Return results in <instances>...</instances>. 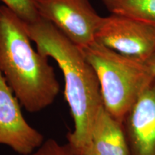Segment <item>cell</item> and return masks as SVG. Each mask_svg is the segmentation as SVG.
I'll return each mask as SVG.
<instances>
[{"label":"cell","mask_w":155,"mask_h":155,"mask_svg":"<svg viewBox=\"0 0 155 155\" xmlns=\"http://www.w3.org/2000/svg\"><path fill=\"white\" fill-rule=\"evenodd\" d=\"M25 24L37 50L53 58L61 70L65 82L64 94L74 124L67 134V143L75 152L83 155L91 146L93 124L104 106L96 73L81 48L52 23L40 17L35 22Z\"/></svg>","instance_id":"6da1fadb"},{"label":"cell","mask_w":155,"mask_h":155,"mask_svg":"<svg viewBox=\"0 0 155 155\" xmlns=\"http://www.w3.org/2000/svg\"><path fill=\"white\" fill-rule=\"evenodd\" d=\"M25 22L0 5V71L21 106L38 113L53 104L60 92L55 70L32 47Z\"/></svg>","instance_id":"7a4b0ae2"},{"label":"cell","mask_w":155,"mask_h":155,"mask_svg":"<svg viewBox=\"0 0 155 155\" xmlns=\"http://www.w3.org/2000/svg\"><path fill=\"white\" fill-rule=\"evenodd\" d=\"M81 50L98 78L104 106L123 124L154 77L144 61L122 55L96 40Z\"/></svg>","instance_id":"3957f363"},{"label":"cell","mask_w":155,"mask_h":155,"mask_svg":"<svg viewBox=\"0 0 155 155\" xmlns=\"http://www.w3.org/2000/svg\"><path fill=\"white\" fill-rule=\"evenodd\" d=\"M39 16L52 23L78 47L96 40L102 17L89 0H32Z\"/></svg>","instance_id":"277c9868"},{"label":"cell","mask_w":155,"mask_h":155,"mask_svg":"<svg viewBox=\"0 0 155 155\" xmlns=\"http://www.w3.org/2000/svg\"><path fill=\"white\" fill-rule=\"evenodd\" d=\"M96 40L122 55L144 61L155 52V28L132 17L111 13L102 17Z\"/></svg>","instance_id":"5b68a950"},{"label":"cell","mask_w":155,"mask_h":155,"mask_svg":"<svg viewBox=\"0 0 155 155\" xmlns=\"http://www.w3.org/2000/svg\"><path fill=\"white\" fill-rule=\"evenodd\" d=\"M21 106L0 71V144L28 155L41 146L45 138L25 119Z\"/></svg>","instance_id":"8992f818"},{"label":"cell","mask_w":155,"mask_h":155,"mask_svg":"<svg viewBox=\"0 0 155 155\" xmlns=\"http://www.w3.org/2000/svg\"><path fill=\"white\" fill-rule=\"evenodd\" d=\"M131 155H155V78L123 121Z\"/></svg>","instance_id":"52a82bcc"},{"label":"cell","mask_w":155,"mask_h":155,"mask_svg":"<svg viewBox=\"0 0 155 155\" xmlns=\"http://www.w3.org/2000/svg\"><path fill=\"white\" fill-rule=\"evenodd\" d=\"M91 146L97 155H131L123 124L104 106L93 124Z\"/></svg>","instance_id":"ba28073f"},{"label":"cell","mask_w":155,"mask_h":155,"mask_svg":"<svg viewBox=\"0 0 155 155\" xmlns=\"http://www.w3.org/2000/svg\"><path fill=\"white\" fill-rule=\"evenodd\" d=\"M112 14L137 19L155 28V0H100Z\"/></svg>","instance_id":"9c48e42d"},{"label":"cell","mask_w":155,"mask_h":155,"mask_svg":"<svg viewBox=\"0 0 155 155\" xmlns=\"http://www.w3.org/2000/svg\"><path fill=\"white\" fill-rule=\"evenodd\" d=\"M0 2L26 24L35 22L40 17L32 0H0Z\"/></svg>","instance_id":"30bf717a"},{"label":"cell","mask_w":155,"mask_h":155,"mask_svg":"<svg viewBox=\"0 0 155 155\" xmlns=\"http://www.w3.org/2000/svg\"><path fill=\"white\" fill-rule=\"evenodd\" d=\"M28 155H79L70 145L63 144L54 139L45 140L41 146Z\"/></svg>","instance_id":"8fae6325"},{"label":"cell","mask_w":155,"mask_h":155,"mask_svg":"<svg viewBox=\"0 0 155 155\" xmlns=\"http://www.w3.org/2000/svg\"><path fill=\"white\" fill-rule=\"evenodd\" d=\"M144 63L148 68L151 74L153 77L155 78V52L150 57L147 58L146 61H144Z\"/></svg>","instance_id":"7c38bea8"},{"label":"cell","mask_w":155,"mask_h":155,"mask_svg":"<svg viewBox=\"0 0 155 155\" xmlns=\"http://www.w3.org/2000/svg\"><path fill=\"white\" fill-rule=\"evenodd\" d=\"M83 155H97V154H96V152L94 151V149H93L92 146H91L90 148H89L88 150H87L86 152H85Z\"/></svg>","instance_id":"4fadbf2b"}]
</instances>
